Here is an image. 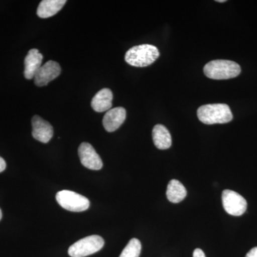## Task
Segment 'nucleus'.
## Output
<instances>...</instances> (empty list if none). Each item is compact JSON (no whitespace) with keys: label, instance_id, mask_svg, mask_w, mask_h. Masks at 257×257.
<instances>
[{"label":"nucleus","instance_id":"obj_8","mask_svg":"<svg viewBox=\"0 0 257 257\" xmlns=\"http://www.w3.org/2000/svg\"><path fill=\"white\" fill-rule=\"evenodd\" d=\"M60 65L55 61L50 60L42 66L35 74V83L38 87H44L54 80L61 74Z\"/></svg>","mask_w":257,"mask_h":257},{"label":"nucleus","instance_id":"obj_11","mask_svg":"<svg viewBox=\"0 0 257 257\" xmlns=\"http://www.w3.org/2000/svg\"><path fill=\"white\" fill-rule=\"evenodd\" d=\"M43 56L37 49H32L29 51L25 59V77L28 79L35 77L37 71L42 67Z\"/></svg>","mask_w":257,"mask_h":257},{"label":"nucleus","instance_id":"obj_18","mask_svg":"<svg viewBox=\"0 0 257 257\" xmlns=\"http://www.w3.org/2000/svg\"><path fill=\"white\" fill-rule=\"evenodd\" d=\"M245 257H257V246L251 248Z\"/></svg>","mask_w":257,"mask_h":257},{"label":"nucleus","instance_id":"obj_1","mask_svg":"<svg viewBox=\"0 0 257 257\" xmlns=\"http://www.w3.org/2000/svg\"><path fill=\"white\" fill-rule=\"evenodd\" d=\"M197 116L205 124H225L233 119V114L227 104H212L201 106Z\"/></svg>","mask_w":257,"mask_h":257},{"label":"nucleus","instance_id":"obj_21","mask_svg":"<svg viewBox=\"0 0 257 257\" xmlns=\"http://www.w3.org/2000/svg\"><path fill=\"white\" fill-rule=\"evenodd\" d=\"M2 217H3V213H2L1 209H0V220H1Z\"/></svg>","mask_w":257,"mask_h":257},{"label":"nucleus","instance_id":"obj_4","mask_svg":"<svg viewBox=\"0 0 257 257\" xmlns=\"http://www.w3.org/2000/svg\"><path fill=\"white\" fill-rule=\"evenodd\" d=\"M104 241L100 236L92 235L73 243L68 249L69 256L84 257L97 252L103 248Z\"/></svg>","mask_w":257,"mask_h":257},{"label":"nucleus","instance_id":"obj_5","mask_svg":"<svg viewBox=\"0 0 257 257\" xmlns=\"http://www.w3.org/2000/svg\"><path fill=\"white\" fill-rule=\"evenodd\" d=\"M56 200L66 210L74 212L86 211L90 205L87 197L72 191H60L56 194Z\"/></svg>","mask_w":257,"mask_h":257},{"label":"nucleus","instance_id":"obj_7","mask_svg":"<svg viewBox=\"0 0 257 257\" xmlns=\"http://www.w3.org/2000/svg\"><path fill=\"white\" fill-rule=\"evenodd\" d=\"M78 154L81 163L86 168L92 170H100L102 168V161L90 144H81L79 147Z\"/></svg>","mask_w":257,"mask_h":257},{"label":"nucleus","instance_id":"obj_10","mask_svg":"<svg viewBox=\"0 0 257 257\" xmlns=\"http://www.w3.org/2000/svg\"><path fill=\"white\" fill-rule=\"evenodd\" d=\"M126 116V109L124 108L121 106L113 108L106 111L104 115L102 121L103 126L106 131L112 133L116 131L124 123Z\"/></svg>","mask_w":257,"mask_h":257},{"label":"nucleus","instance_id":"obj_6","mask_svg":"<svg viewBox=\"0 0 257 257\" xmlns=\"http://www.w3.org/2000/svg\"><path fill=\"white\" fill-rule=\"evenodd\" d=\"M222 204L224 210L232 216L242 215L247 208L246 199L237 192L229 189L223 191Z\"/></svg>","mask_w":257,"mask_h":257},{"label":"nucleus","instance_id":"obj_20","mask_svg":"<svg viewBox=\"0 0 257 257\" xmlns=\"http://www.w3.org/2000/svg\"><path fill=\"white\" fill-rule=\"evenodd\" d=\"M216 2H217V3H225L226 1H225V0H217Z\"/></svg>","mask_w":257,"mask_h":257},{"label":"nucleus","instance_id":"obj_19","mask_svg":"<svg viewBox=\"0 0 257 257\" xmlns=\"http://www.w3.org/2000/svg\"><path fill=\"white\" fill-rule=\"evenodd\" d=\"M6 169V162L4 159L0 157V172H3Z\"/></svg>","mask_w":257,"mask_h":257},{"label":"nucleus","instance_id":"obj_9","mask_svg":"<svg viewBox=\"0 0 257 257\" xmlns=\"http://www.w3.org/2000/svg\"><path fill=\"white\" fill-rule=\"evenodd\" d=\"M32 137L35 140L42 143H47L50 141L54 135L53 127L47 121H45L40 116L35 115L32 117Z\"/></svg>","mask_w":257,"mask_h":257},{"label":"nucleus","instance_id":"obj_14","mask_svg":"<svg viewBox=\"0 0 257 257\" xmlns=\"http://www.w3.org/2000/svg\"><path fill=\"white\" fill-rule=\"evenodd\" d=\"M153 143L159 150H167L172 146V137L164 125L157 124L152 130Z\"/></svg>","mask_w":257,"mask_h":257},{"label":"nucleus","instance_id":"obj_16","mask_svg":"<svg viewBox=\"0 0 257 257\" xmlns=\"http://www.w3.org/2000/svg\"><path fill=\"white\" fill-rule=\"evenodd\" d=\"M141 250L142 244L140 240L134 238L128 241L119 257H139Z\"/></svg>","mask_w":257,"mask_h":257},{"label":"nucleus","instance_id":"obj_3","mask_svg":"<svg viewBox=\"0 0 257 257\" xmlns=\"http://www.w3.org/2000/svg\"><path fill=\"white\" fill-rule=\"evenodd\" d=\"M204 73L209 79L217 80L232 79L241 73V67L233 61L213 60L204 66Z\"/></svg>","mask_w":257,"mask_h":257},{"label":"nucleus","instance_id":"obj_17","mask_svg":"<svg viewBox=\"0 0 257 257\" xmlns=\"http://www.w3.org/2000/svg\"><path fill=\"white\" fill-rule=\"evenodd\" d=\"M193 257H206L204 251L200 248H196L193 253Z\"/></svg>","mask_w":257,"mask_h":257},{"label":"nucleus","instance_id":"obj_13","mask_svg":"<svg viewBox=\"0 0 257 257\" xmlns=\"http://www.w3.org/2000/svg\"><path fill=\"white\" fill-rule=\"evenodd\" d=\"M66 3V0H43L37 8V15L43 19L54 16L62 9Z\"/></svg>","mask_w":257,"mask_h":257},{"label":"nucleus","instance_id":"obj_15","mask_svg":"<svg viewBox=\"0 0 257 257\" xmlns=\"http://www.w3.org/2000/svg\"><path fill=\"white\" fill-rule=\"evenodd\" d=\"M187 189L177 179H172L168 184L167 189V197L172 203H179L184 200L187 196Z\"/></svg>","mask_w":257,"mask_h":257},{"label":"nucleus","instance_id":"obj_12","mask_svg":"<svg viewBox=\"0 0 257 257\" xmlns=\"http://www.w3.org/2000/svg\"><path fill=\"white\" fill-rule=\"evenodd\" d=\"M112 92L107 88L101 89L93 97L91 106L97 112L109 111L112 106Z\"/></svg>","mask_w":257,"mask_h":257},{"label":"nucleus","instance_id":"obj_2","mask_svg":"<svg viewBox=\"0 0 257 257\" xmlns=\"http://www.w3.org/2000/svg\"><path fill=\"white\" fill-rule=\"evenodd\" d=\"M160 55L156 47L145 44L132 47L126 52L124 59L133 67H145L154 63Z\"/></svg>","mask_w":257,"mask_h":257}]
</instances>
